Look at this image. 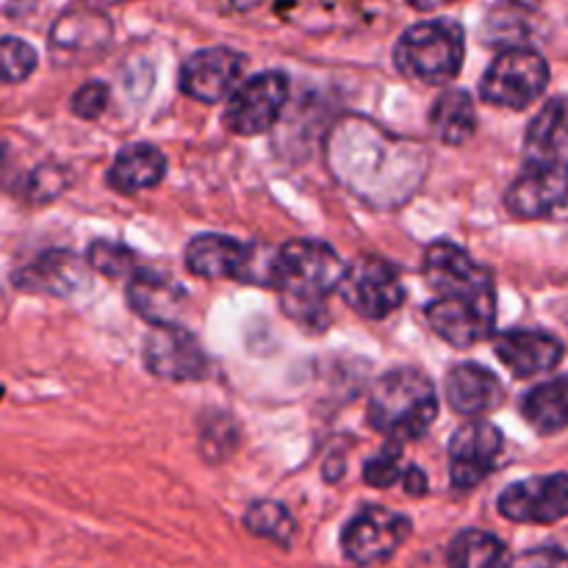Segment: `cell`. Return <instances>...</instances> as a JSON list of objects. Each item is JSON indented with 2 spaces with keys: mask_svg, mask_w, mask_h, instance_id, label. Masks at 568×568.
I'll list each match as a JSON object with an SVG mask.
<instances>
[{
  "mask_svg": "<svg viewBox=\"0 0 568 568\" xmlns=\"http://www.w3.org/2000/svg\"><path fill=\"white\" fill-rule=\"evenodd\" d=\"M494 353L516 377H536L564 361V344L541 331H508L494 342Z\"/></svg>",
  "mask_w": 568,
  "mask_h": 568,
  "instance_id": "2e32d148",
  "label": "cell"
},
{
  "mask_svg": "<svg viewBox=\"0 0 568 568\" xmlns=\"http://www.w3.org/2000/svg\"><path fill=\"white\" fill-rule=\"evenodd\" d=\"M338 288H342L344 303L366 320H386L405 303V286L399 281V272L394 270V264L372 258V255L347 266Z\"/></svg>",
  "mask_w": 568,
  "mask_h": 568,
  "instance_id": "8992f818",
  "label": "cell"
},
{
  "mask_svg": "<svg viewBox=\"0 0 568 568\" xmlns=\"http://www.w3.org/2000/svg\"><path fill=\"white\" fill-rule=\"evenodd\" d=\"M244 527H247L253 536L270 538V541L288 547L294 538V516L288 514V508H283L281 503H255L250 505V510L244 514Z\"/></svg>",
  "mask_w": 568,
  "mask_h": 568,
  "instance_id": "484cf974",
  "label": "cell"
},
{
  "mask_svg": "<svg viewBox=\"0 0 568 568\" xmlns=\"http://www.w3.org/2000/svg\"><path fill=\"white\" fill-rule=\"evenodd\" d=\"M527 164H566L568 155V94L552 98L527 125Z\"/></svg>",
  "mask_w": 568,
  "mask_h": 568,
  "instance_id": "d6986e66",
  "label": "cell"
},
{
  "mask_svg": "<svg viewBox=\"0 0 568 568\" xmlns=\"http://www.w3.org/2000/svg\"><path fill=\"white\" fill-rule=\"evenodd\" d=\"M244 64V55L231 48L197 50L181 70V92L200 103H220L242 81Z\"/></svg>",
  "mask_w": 568,
  "mask_h": 568,
  "instance_id": "4fadbf2b",
  "label": "cell"
},
{
  "mask_svg": "<svg viewBox=\"0 0 568 568\" xmlns=\"http://www.w3.org/2000/svg\"><path fill=\"white\" fill-rule=\"evenodd\" d=\"M394 64L405 78L444 87L458 78L464 64V28L455 20L416 22L399 37Z\"/></svg>",
  "mask_w": 568,
  "mask_h": 568,
  "instance_id": "3957f363",
  "label": "cell"
},
{
  "mask_svg": "<svg viewBox=\"0 0 568 568\" xmlns=\"http://www.w3.org/2000/svg\"><path fill=\"white\" fill-rule=\"evenodd\" d=\"M403 483H405V491H408L410 497H422V494H427V477L419 466H408L403 475Z\"/></svg>",
  "mask_w": 568,
  "mask_h": 568,
  "instance_id": "4dcf8cb0",
  "label": "cell"
},
{
  "mask_svg": "<svg viewBox=\"0 0 568 568\" xmlns=\"http://www.w3.org/2000/svg\"><path fill=\"white\" fill-rule=\"evenodd\" d=\"M430 128L449 148L469 142L477 131V111L471 94L464 89H447L444 94H438L430 111Z\"/></svg>",
  "mask_w": 568,
  "mask_h": 568,
  "instance_id": "603a6c76",
  "label": "cell"
},
{
  "mask_svg": "<svg viewBox=\"0 0 568 568\" xmlns=\"http://www.w3.org/2000/svg\"><path fill=\"white\" fill-rule=\"evenodd\" d=\"M105 105H109V87L100 81L83 83V87L72 94V111H75V116H81V120H98L105 111Z\"/></svg>",
  "mask_w": 568,
  "mask_h": 568,
  "instance_id": "f546056e",
  "label": "cell"
},
{
  "mask_svg": "<svg viewBox=\"0 0 568 568\" xmlns=\"http://www.w3.org/2000/svg\"><path fill=\"white\" fill-rule=\"evenodd\" d=\"M568 203V161L566 164H527L510 183L505 209L519 220H544Z\"/></svg>",
  "mask_w": 568,
  "mask_h": 568,
  "instance_id": "7c38bea8",
  "label": "cell"
},
{
  "mask_svg": "<svg viewBox=\"0 0 568 568\" xmlns=\"http://www.w3.org/2000/svg\"><path fill=\"white\" fill-rule=\"evenodd\" d=\"M399 460H403V447L399 444H388L377 458H372L364 469V480L372 488H388L394 480H399Z\"/></svg>",
  "mask_w": 568,
  "mask_h": 568,
  "instance_id": "f1b7e54d",
  "label": "cell"
},
{
  "mask_svg": "<svg viewBox=\"0 0 568 568\" xmlns=\"http://www.w3.org/2000/svg\"><path fill=\"white\" fill-rule=\"evenodd\" d=\"M497 508L516 525H555L568 516V477L541 475L514 483L499 494Z\"/></svg>",
  "mask_w": 568,
  "mask_h": 568,
  "instance_id": "9c48e42d",
  "label": "cell"
},
{
  "mask_svg": "<svg viewBox=\"0 0 568 568\" xmlns=\"http://www.w3.org/2000/svg\"><path fill=\"white\" fill-rule=\"evenodd\" d=\"M142 355L144 366L161 381H203L209 372V358H205L200 342L178 325L153 327L144 338Z\"/></svg>",
  "mask_w": 568,
  "mask_h": 568,
  "instance_id": "30bf717a",
  "label": "cell"
},
{
  "mask_svg": "<svg viewBox=\"0 0 568 568\" xmlns=\"http://www.w3.org/2000/svg\"><path fill=\"white\" fill-rule=\"evenodd\" d=\"M89 266L109 277H122L133 270V253L114 242H94L89 247Z\"/></svg>",
  "mask_w": 568,
  "mask_h": 568,
  "instance_id": "83f0119b",
  "label": "cell"
},
{
  "mask_svg": "<svg viewBox=\"0 0 568 568\" xmlns=\"http://www.w3.org/2000/svg\"><path fill=\"white\" fill-rule=\"evenodd\" d=\"M549 83V64L538 50L508 48L491 61L480 81V98L488 105L521 111L536 103Z\"/></svg>",
  "mask_w": 568,
  "mask_h": 568,
  "instance_id": "277c9868",
  "label": "cell"
},
{
  "mask_svg": "<svg viewBox=\"0 0 568 568\" xmlns=\"http://www.w3.org/2000/svg\"><path fill=\"white\" fill-rule=\"evenodd\" d=\"M427 325L438 338H444L453 347H475L477 342L494 331L497 322V292L458 294V297H438L425 311Z\"/></svg>",
  "mask_w": 568,
  "mask_h": 568,
  "instance_id": "5b68a950",
  "label": "cell"
},
{
  "mask_svg": "<svg viewBox=\"0 0 568 568\" xmlns=\"http://www.w3.org/2000/svg\"><path fill=\"white\" fill-rule=\"evenodd\" d=\"M425 281L438 297H458L494 288L491 272L483 270L466 250L453 242H433L425 253Z\"/></svg>",
  "mask_w": 568,
  "mask_h": 568,
  "instance_id": "5bb4252c",
  "label": "cell"
},
{
  "mask_svg": "<svg viewBox=\"0 0 568 568\" xmlns=\"http://www.w3.org/2000/svg\"><path fill=\"white\" fill-rule=\"evenodd\" d=\"M37 70V50L20 37L0 39V83H22Z\"/></svg>",
  "mask_w": 568,
  "mask_h": 568,
  "instance_id": "4316f807",
  "label": "cell"
},
{
  "mask_svg": "<svg viewBox=\"0 0 568 568\" xmlns=\"http://www.w3.org/2000/svg\"><path fill=\"white\" fill-rule=\"evenodd\" d=\"M438 416V394L433 383L416 369L386 372L372 386L366 419L372 430L392 444L422 438Z\"/></svg>",
  "mask_w": 568,
  "mask_h": 568,
  "instance_id": "7a4b0ae2",
  "label": "cell"
},
{
  "mask_svg": "<svg viewBox=\"0 0 568 568\" xmlns=\"http://www.w3.org/2000/svg\"><path fill=\"white\" fill-rule=\"evenodd\" d=\"M521 416L527 425L541 436H555V433L568 427V377H555V381L541 383L532 388L521 403Z\"/></svg>",
  "mask_w": 568,
  "mask_h": 568,
  "instance_id": "cb8c5ba5",
  "label": "cell"
},
{
  "mask_svg": "<svg viewBox=\"0 0 568 568\" xmlns=\"http://www.w3.org/2000/svg\"><path fill=\"white\" fill-rule=\"evenodd\" d=\"M505 438L491 422H469L449 442V480L460 491L480 486L497 466Z\"/></svg>",
  "mask_w": 568,
  "mask_h": 568,
  "instance_id": "8fae6325",
  "label": "cell"
},
{
  "mask_svg": "<svg viewBox=\"0 0 568 568\" xmlns=\"http://www.w3.org/2000/svg\"><path fill=\"white\" fill-rule=\"evenodd\" d=\"M288 98V78L283 72H261L233 92L222 125L236 136H258L266 133L281 116Z\"/></svg>",
  "mask_w": 568,
  "mask_h": 568,
  "instance_id": "52a82bcc",
  "label": "cell"
},
{
  "mask_svg": "<svg viewBox=\"0 0 568 568\" xmlns=\"http://www.w3.org/2000/svg\"><path fill=\"white\" fill-rule=\"evenodd\" d=\"M449 568H505L508 549L486 530H466L453 538L447 552Z\"/></svg>",
  "mask_w": 568,
  "mask_h": 568,
  "instance_id": "d4e9b609",
  "label": "cell"
},
{
  "mask_svg": "<svg viewBox=\"0 0 568 568\" xmlns=\"http://www.w3.org/2000/svg\"><path fill=\"white\" fill-rule=\"evenodd\" d=\"M166 172V159L159 148L153 144H128V148L120 150V155L111 164L109 186L120 194H139L144 189L159 186L161 178Z\"/></svg>",
  "mask_w": 568,
  "mask_h": 568,
  "instance_id": "44dd1931",
  "label": "cell"
},
{
  "mask_svg": "<svg viewBox=\"0 0 568 568\" xmlns=\"http://www.w3.org/2000/svg\"><path fill=\"white\" fill-rule=\"evenodd\" d=\"M410 536V521L386 508H366L344 527L342 549L353 564L375 566L392 558L405 538Z\"/></svg>",
  "mask_w": 568,
  "mask_h": 568,
  "instance_id": "ba28073f",
  "label": "cell"
},
{
  "mask_svg": "<svg viewBox=\"0 0 568 568\" xmlns=\"http://www.w3.org/2000/svg\"><path fill=\"white\" fill-rule=\"evenodd\" d=\"M344 261L325 242L297 239L277 250L270 264V283L281 292L283 311L305 327H325L327 300L342 286Z\"/></svg>",
  "mask_w": 568,
  "mask_h": 568,
  "instance_id": "6da1fadb",
  "label": "cell"
},
{
  "mask_svg": "<svg viewBox=\"0 0 568 568\" xmlns=\"http://www.w3.org/2000/svg\"><path fill=\"white\" fill-rule=\"evenodd\" d=\"M444 394H447L455 414L475 416V419L497 410L505 399L503 383L480 364L453 366L447 381H444Z\"/></svg>",
  "mask_w": 568,
  "mask_h": 568,
  "instance_id": "e0dca14e",
  "label": "cell"
},
{
  "mask_svg": "<svg viewBox=\"0 0 568 568\" xmlns=\"http://www.w3.org/2000/svg\"><path fill=\"white\" fill-rule=\"evenodd\" d=\"M128 303L153 327L172 325V316L178 314L183 303V288L166 277L144 272V275L133 277L131 286H128Z\"/></svg>",
  "mask_w": 568,
  "mask_h": 568,
  "instance_id": "7402d4cb",
  "label": "cell"
},
{
  "mask_svg": "<svg viewBox=\"0 0 568 568\" xmlns=\"http://www.w3.org/2000/svg\"><path fill=\"white\" fill-rule=\"evenodd\" d=\"M255 250L231 236L205 233L189 242L186 266L205 281H250Z\"/></svg>",
  "mask_w": 568,
  "mask_h": 568,
  "instance_id": "9a60e30c",
  "label": "cell"
},
{
  "mask_svg": "<svg viewBox=\"0 0 568 568\" xmlns=\"http://www.w3.org/2000/svg\"><path fill=\"white\" fill-rule=\"evenodd\" d=\"M111 20L92 9H72L55 20L50 31V48L53 53L87 55L109 48Z\"/></svg>",
  "mask_w": 568,
  "mask_h": 568,
  "instance_id": "ffe728a7",
  "label": "cell"
},
{
  "mask_svg": "<svg viewBox=\"0 0 568 568\" xmlns=\"http://www.w3.org/2000/svg\"><path fill=\"white\" fill-rule=\"evenodd\" d=\"M14 283L22 292L55 294V297H70L87 286V266L78 255L67 250H50L37 261L14 272Z\"/></svg>",
  "mask_w": 568,
  "mask_h": 568,
  "instance_id": "ac0fdd59",
  "label": "cell"
}]
</instances>
